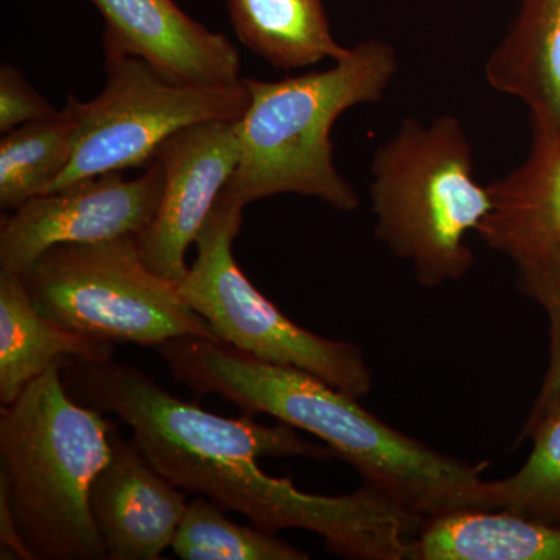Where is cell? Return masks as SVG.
I'll use <instances>...</instances> for the list:
<instances>
[{"label":"cell","instance_id":"1","mask_svg":"<svg viewBox=\"0 0 560 560\" xmlns=\"http://www.w3.org/2000/svg\"><path fill=\"white\" fill-rule=\"evenodd\" d=\"M61 375L79 404L127 423L143 455L184 492L241 512L270 533L312 530L341 558L410 559L411 541L425 522L418 515L364 485L348 495H315L260 469L259 458L334 456L327 445L302 440L293 427L261 425L250 415H212L114 359H65Z\"/></svg>","mask_w":560,"mask_h":560},{"label":"cell","instance_id":"2","mask_svg":"<svg viewBox=\"0 0 560 560\" xmlns=\"http://www.w3.org/2000/svg\"><path fill=\"white\" fill-rule=\"evenodd\" d=\"M156 349L173 378L198 396L215 394L245 415H268L307 431L359 471L364 486L423 521L499 510L492 481L482 477L485 466L412 440L311 372L209 338H173Z\"/></svg>","mask_w":560,"mask_h":560},{"label":"cell","instance_id":"3","mask_svg":"<svg viewBox=\"0 0 560 560\" xmlns=\"http://www.w3.org/2000/svg\"><path fill=\"white\" fill-rule=\"evenodd\" d=\"M61 363L0 412V499L31 560H102L90 492L117 425L70 396Z\"/></svg>","mask_w":560,"mask_h":560},{"label":"cell","instance_id":"4","mask_svg":"<svg viewBox=\"0 0 560 560\" xmlns=\"http://www.w3.org/2000/svg\"><path fill=\"white\" fill-rule=\"evenodd\" d=\"M397 69L394 47L368 39L320 72L245 79L249 105L237 120L241 161L223 194L245 208L293 194L341 212L359 209V194L335 165L330 132L346 110L382 102Z\"/></svg>","mask_w":560,"mask_h":560},{"label":"cell","instance_id":"5","mask_svg":"<svg viewBox=\"0 0 560 560\" xmlns=\"http://www.w3.org/2000/svg\"><path fill=\"white\" fill-rule=\"evenodd\" d=\"M474 149L455 116L401 121L371 162L374 234L410 261L423 287L456 282L471 270L467 245L490 209L488 186L475 179Z\"/></svg>","mask_w":560,"mask_h":560},{"label":"cell","instance_id":"6","mask_svg":"<svg viewBox=\"0 0 560 560\" xmlns=\"http://www.w3.org/2000/svg\"><path fill=\"white\" fill-rule=\"evenodd\" d=\"M20 276L40 315L95 340L153 348L179 337L219 340L178 282L147 267L138 237L54 246Z\"/></svg>","mask_w":560,"mask_h":560},{"label":"cell","instance_id":"7","mask_svg":"<svg viewBox=\"0 0 560 560\" xmlns=\"http://www.w3.org/2000/svg\"><path fill=\"white\" fill-rule=\"evenodd\" d=\"M243 209L221 191L195 238L197 259L178 282L180 296L220 341L268 363L311 372L355 399L368 396L374 381L359 346L298 326L238 267L232 245Z\"/></svg>","mask_w":560,"mask_h":560},{"label":"cell","instance_id":"8","mask_svg":"<svg viewBox=\"0 0 560 560\" xmlns=\"http://www.w3.org/2000/svg\"><path fill=\"white\" fill-rule=\"evenodd\" d=\"M105 72L94 101L70 95L66 102L75 119L72 160L47 194L150 164L173 132L200 121L241 120L249 105L245 79L232 86L173 83L149 62L114 50H105Z\"/></svg>","mask_w":560,"mask_h":560},{"label":"cell","instance_id":"9","mask_svg":"<svg viewBox=\"0 0 560 560\" xmlns=\"http://www.w3.org/2000/svg\"><path fill=\"white\" fill-rule=\"evenodd\" d=\"M164 168L153 160L138 178L121 172L80 180L25 202L0 226V271L22 275L58 245L140 237L156 217Z\"/></svg>","mask_w":560,"mask_h":560},{"label":"cell","instance_id":"10","mask_svg":"<svg viewBox=\"0 0 560 560\" xmlns=\"http://www.w3.org/2000/svg\"><path fill=\"white\" fill-rule=\"evenodd\" d=\"M153 160L164 168V190L153 223L139 237L140 256L151 271L179 282L189 270L187 249L241 161L237 121L180 128L158 147Z\"/></svg>","mask_w":560,"mask_h":560},{"label":"cell","instance_id":"11","mask_svg":"<svg viewBox=\"0 0 560 560\" xmlns=\"http://www.w3.org/2000/svg\"><path fill=\"white\" fill-rule=\"evenodd\" d=\"M186 493L161 474L138 442L113 434V453L91 486L92 518L108 560H158L172 548Z\"/></svg>","mask_w":560,"mask_h":560},{"label":"cell","instance_id":"12","mask_svg":"<svg viewBox=\"0 0 560 560\" xmlns=\"http://www.w3.org/2000/svg\"><path fill=\"white\" fill-rule=\"evenodd\" d=\"M92 3L105 20V50L138 57L173 83L232 86L243 80L234 44L191 20L173 0Z\"/></svg>","mask_w":560,"mask_h":560},{"label":"cell","instance_id":"13","mask_svg":"<svg viewBox=\"0 0 560 560\" xmlns=\"http://www.w3.org/2000/svg\"><path fill=\"white\" fill-rule=\"evenodd\" d=\"M490 209L477 234L517 268L560 254V136L533 128L529 156L488 186Z\"/></svg>","mask_w":560,"mask_h":560},{"label":"cell","instance_id":"14","mask_svg":"<svg viewBox=\"0 0 560 560\" xmlns=\"http://www.w3.org/2000/svg\"><path fill=\"white\" fill-rule=\"evenodd\" d=\"M485 77L492 90L528 106L533 128L560 136V0H523Z\"/></svg>","mask_w":560,"mask_h":560},{"label":"cell","instance_id":"15","mask_svg":"<svg viewBox=\"0 0 560 560\" xmlns=\"http://www.w3.org/2000/svg\"><path fill=\"white\" fill-rule=\"evenodd\" d=\"M114 345L66 329L36 311L20 275L0 271V405L65 359H113Z\"/></svg>","mask_w":560,"mask_h":560},{"label":"cell","instance_id":"16","mask_svg":"<svg viewBox=\"0 0 560 560\" xmlns=\"http://www.w3.org/2000/svg\"><path fill=\"white\" fill-rule=\"evenodd\" d=\"M411 560H560V526L506 510L451 512L423 522Z\"/></svg>","mask_w":560,"mask_h":560},{"label":"cell","instance_id":"17","mask_svg":"<svg viewBox=\"0 0 560 560\" xmlns=\"http://www.w3.org/2000/svg\"><path fill=\"white\" fill-rule=\"evenodd\" d=\"M235 35L272 68L342 60L350 47L331 35L323 0H226Z\"/></svg>","mask_w":560,"mask_h":560},{"label":"cell","instance_id":"18","mask_svg":"<svg viewBox=\"0 0 560 560\" xmlns=\"http://www.w3.org/2000/svg\"><path fill=\"white\" fill-rule=\"evenodd\" d=\"M75 119L68 105L0 140V208L16 210L46 195L72 160Z\"/></svg>","mask_w":560,"mask_h":560},{"label":"cell","instance_id":"19","mask_svg":"<svg viewBox=\"0 0 560 560\" xmlns=\"http://www.w3.org/2000/svg\"><path fill=\"white\" fill-rule=\"evenodd\" d=\"M172 550L184 560L311 559L276 533L231 522L223 508L202 495L187 504Z\"/></svg>","mask_w":560,"mask_h":560},{"label":"cell","instance_id":"20","mask_svg":"<svg viewBox=\"0 0 560 560\" xmlns=\"http://www.w3.org/2000/svg\"><path fill=\"white\" fill-rule=\"evenodd\" d=\"M533 451L522 469L492 481L499 510L560 526V396L523 429Z\"/></svg>","mask_w":560,"mask_h":560},{"label":"cell","instance_id":"21","mask_svg":"<svg viewBox=\"0 0 560 560\" xmlns=\"http://www.w3.org/2000/svg\"><path fill=\"white\" fill-rule=\"evenodd\" d=\"M518 287L522 293L544 308L550 320V361L539 397L534 401L526 422L525 427H528L560 396V254L552 259L518 268Z\"/></svg>","mask_w":560,"mask_h":560},{"label":"cell","instance_id":"22","mask_svg":"<svg viewBox=\"0 0 560 560\" xmlns=\"http://www.w3.org/2000/svg\"><path fill=\"white\" fill-rule=\"evenodd\" d=\"M58 113L49 101L28 83L24 73L11 65L0 68V131L3 135L22 125L49 119Z\"/></svg>","mask_w":560,"mask_h":560}]
</instances>
